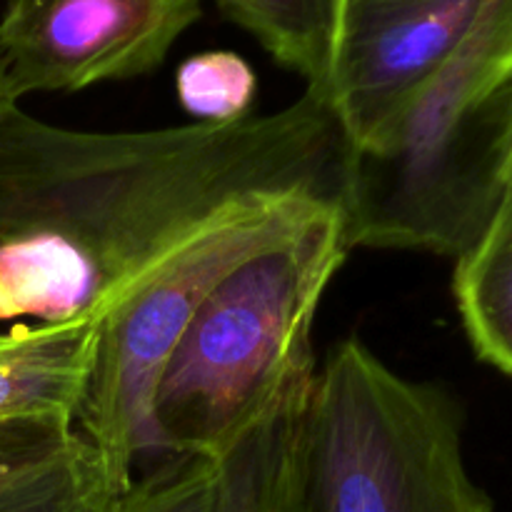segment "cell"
Listing matches in <instances>:
<instances>
[{
	"label": "cell",
	"instance_id": "cell-2",
	"mask_svg": "<svg viewBox=\"0 0 512 512\" xmlns=\"http://www.w3.org/2000/svg\"><path fill=\"white\" fill-rule=\"evenodd\" d=\"M350 250L345 213L333 210L240 263L205 295L155 380V455L215 460L318 368L315 315Z\"/></svg>",
	"mask_w": 512,
	"mask_h": 512
},
{
	"label": "cell",
	"instance_id": "cell-17",
	"mask_svg": "<svg viewBox=\"0 0 512 512\" xmlns=\"http://www.w3.org/2000/svg\"><path fill=\"white\" fill-rule=\"evenodd\" d=\"M480 3H483V0H480Z\"/></svg>",
	"mask_w": 512,
	"mask_h": 512
},
{
	"label": "cell",
	"instance_id": "cell-15",
	"mask_svg": "<svg viewBox=\"0 0 512 512\" xmlns=\"http://www.w3.org/2000/svg\"><path fill=\"white\" fill-rule=\"evenodd\" d=\"M13 105H18V98L13 95V88H10L8 83V75H5L3 63H0V125H3L5 115H8V110L13 108Z\"/></svg>",
	"mask_w": 512,
	"mask_h": 512
},
{
	"label": "cell",
	"instance_id": "cell-11",
	"mask_svg": "<svg viewBox=\"0 0 512 512\" xmlns=\"http://www.w3.org/2000/svg\"><path fill=\"white\" fill-rule=\"evenodd\" d=\"M125 490L83 438L63 458L0 490V512H118Z\"/></svg>",
	"mask_w": 512,
	"mask_h": 512
},
{
	"label": "cell",
	"instance_id": "cell-13",
	"mask_svg": "<svg viewBox=\"0 0 512 512\" xmlns=\"http://www.w3.org/2000/svg\"><path fill=\"white\" fill-rule=\"evenodd\" d=\"M118 512H215V465L200 455H160L135 475Z\"/></svg>",
	"mask_w": 512,
	"mask_h": 512
},
{
	"label": "cell",
	"instance_id": "cell-8",
	"mask_svg": "<svg viewBox=\"0 0 512 512\" xmlns=\"http://www.w3.org/2000/svg\"><path fill=\"white\" fill-rule=\"evenodd\" d=\"M315 370L295 380L255 428L213 460L215 512H303V428Z\"/></svg>",
	"mask_w": 512,
	"mask_h": 512
},
{
	"label": "cell",
	"instance_id": "cell-1",
	"mask_svg": "<svg viewBox=\"0 0 512 512\" xmlns=\"http://www.w3.org/2000/svg\"><path fill=\"white\" fill-rule=\"evenodd\" d=\"M350 145L320 95L230 125H0V320L105 315L208 230L288 200L343 205Z\"/></svg>",
	"mask_w": 512,
	"mask_h": 512
},
{
	"label": "cell",
	"instance_id": "cell-9",
	"mask_svg": "<svg viewBox=\"0 0 512 512\" xmlns=\"http://www.w3.org/2000/svg\"><path fill=\"white\" fill-rule=\"evenodd\" d=\"M453 295L475 355L512 380V183L480 238L455 258Z\"/></svg>",
	"mask_w": 512,
	"mask_h": 512
},
{
	"label": "cell",
	"instance_id": "cell-12",
	"mask_svg": "<svg viewBox=\"0 0 512 512\" xmlns=\"http://www.w3.org/2000/svg\"><path fill=\"white\" fill-rule=\"evenodd\" d=\"M175 93L193 123L230 125L248 118L258 93V75L233 50H205L178 65Z\"/></svg>",
	"mask_w": 512,
	"mask_h": 512
},
{
	"label": "cell",
	"instance_id": "cell-5",
	"mask_svg": "<svg viewBox=\"0 0 512 512\" xmlns=\"http://www.w3.org/2000/svg\"><path fill=\"white\" fill-rule=\"evenodd\" d=\"M203 15V0H5L0 63L15 98L140 78Z\"/></svg>",
	"mask_w": 512,
	"mask_h": 512
},
{
	"label": "cell",
	"instance_id": "cell-10",
	"mask_svg": "<svg viewBox=\"0 0 512 512\" xmlns=\"http://www.w3.org/2000/svg\"><path fill=\"white\" fill-rule=\"evenodd\" d=\"M230 20L248 30L280 65L320 95L330 70L335 0H218Z\"/></svg>",
	"mask_w": 512,
	"mask_h": 512
},
{
	"label": "cell",
	"instance_id": "cell-3",
	"mask_svg": "<svg viewBox=\"0 0 512 512\" xmlns=\"http://www.w3.org/2000/svg\"><path fill=\"white\" fill-rule=\"evenodd\" d=\"M463 438V405L450 390L395 373L363 340H343L310 388L303 512H493Z\"/></svg>",
	"mask_w": 512,
	"mask_h": 512
},
{
	"label": "cell",
	"instance_id": "cell-6",
	"mask_svg": "<svg viewBox=\"0 0 512 512\" xmlns=\"http://www.w3.org/2000/svg\"><path fill=\"white\" fill-rule=\"evenodd\" d=\"M480 0H335L330 70L320 98L350 150L378 143L468 35Z\"/></svg>",
	"mask_w": 512,
	"mask_h": 512
},
{
	"label": "cell",
	"instance_id": "cell-14",
	"mask_svg": "<svg viewBox=\"0 0 512 512\" xmlns=\"http://www.w3.org/2000/svg\"><path fill=\"white\" fill-rule=\"evenodd\" d=\"M83 440L78 428L53 423H0V490L55 463Z\"/></svg>",
	"mask_w": 512,
	"mask_h": 512
},
{
	"label": "cell",
	"instance_id": "cell-16",
	"mask_svg": "<svg viewBox=\"0 0 512 512\" xmlns=\"http://www.w3.org/2000/svg\"><path fill=\"white\" fill-rule=\"evenodd\" d=\"M505 183H512V90H510V118H508V145H505Z\"/></svg>",
	"mask_w": 512,
	"mask_h": 512
},
{
	"label": "cell",
	"instance_id": "cell-4",
	"mask_svg": "<svg viewBox=\"0 0 512 512\" xmlns=\"http://www.w3.org/2000/svg\"><path fill=\"white\" fill-rule=\"evenodd\" d=\"M333 210L343 205L288 200L238 215L173 255L105 315L78 433L115 478L130 485L138 460L153 453L148 410L155 380L205 295L240 263Z\"/></svg>",
	"mask_w": 512,
	"mask_h": 512
},
{
	"label": "cell",
	"instance_id": "cell-7",
	"mask_svg": "<svg viewBox=\"0 0 512 512\" xmlns=\"http://www.w3.org/2000/svg\"><path fill=\"white\" fill-rule=\"evenodd\" d=\"M100 323L15 325L0 333V423H78Z\"/></svg>",
	"mask_w": 512,
	"mask_h": 512
}]
</instances>
